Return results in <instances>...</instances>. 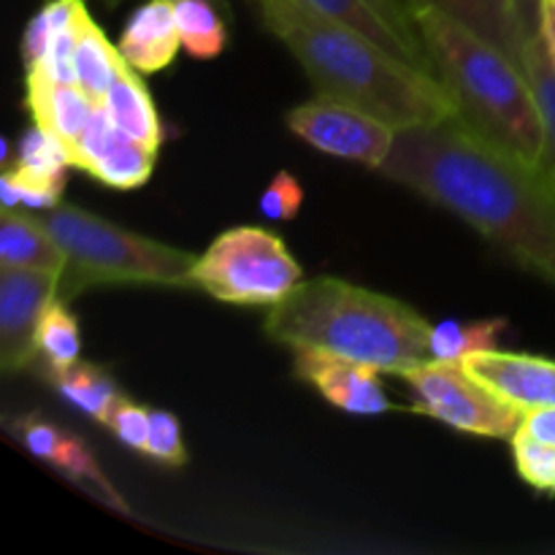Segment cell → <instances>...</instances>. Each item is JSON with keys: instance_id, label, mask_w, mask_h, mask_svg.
I'll list each match as a JSON object with an SVG mask.
<instances>
[{"instance_id": "obj_27", "label": "cell", "mask_w": 555, "mask_h": 555, "mask_svg": "<svg viewBox=\"0 0 555 555\" xmlns=\"http://www.w3.org/2000/svg\"><path fill=\"white\" fill-rule=\"evenodd\" d=\"M509 442L520 480L540 493H555V444L540 442L520 428Z\"/></svg>"}, {"instance_id": "obj_18", "label": "cell", "mask_w": 555, "mask_h": 555, "mask_svg": "<svg viewBox=\"0 0 555 555\" xmlns=\"http://www.w3.org/2000/svg\"><path fill=\"white\" fill-rule=\"evenodd\" d=\"M9 168L27 182L63 190L68 168H74V152L54 130L36 122L20 135L16 160Z\"/></svg>"}, {"instance_id": "obj_16", "label": "cell", "mask_w": 555, "mask_h": 555, "mask_svg": "<svg viewBox=\"0 0 555 555\" xmlns=\"http://www.w3.org/2000/svg\"><path fill=\"white\" fill-rule=\"evenodd\" d=\"M101 103L106 106L108 117L114 119V125H117L125 135L141 141V144L150 146V150L155 152L160 150L163 144L160 114H157L155 101H152L150 90H146L139 70L130 68V65L125 63Z\"/></svg>"}, {"instance_id": "obj_35", "label": "cell", "mask_w": 555, "mask_h": 555, "mask_svg": "<svg viewBox=\"0 0 555 555\" xmlns=\"http://www.w3.org/2000/svg\"><path fill=\"white\" fill-rule=\"evenodd\" d=\"M520 431L545 444H555V406H540V410L524 412Z\"/></svg>"}, {"instance_id": "obj_13", "label": "cell", "mask_w": 555, "mask_h": 555, "mask_svg": "<svg viewBox=\"0 0 555 555\" xmlns=\"http://www.w3.org/2000/svg\"><path fill=\"white\" fill-rule=\"evenodd\" d=\"M117 47L125 63L139 74L168 68L182 47L173 0H144L125 22Z\"/></svg>"}, {"instance_id": "obj_33", "label": "cell", "mask_w": 555, "mask_h": 555, "mask_svg": "<svg viewBox=\"0 0 555 555\" xmlns=\"http://www.w3.org/2000/svg\"><path fill=\"white\" fill-rule=\"evenodd\" d=\"M108 431L130 448L133 453H146V437H150V410L139 406L130 399H119L106 423Z\"/></svg>"}, {"instance_id": "obj_4", "label": "cell", "mask_w": 555, "mask_h": 555, "mask_svg": "<svg viewBox=\"0 0 555 555\" xmlns=\"http://www.w3.org/2000/svg\"><path fill=\"white\" fill-rule=\"evenodd\" d=\"M455 122L486 144L540 166L542 119L524 65L434 9L412 11Z\"/></svg>"}, {"instance_id": "obj_20", "label": "cell", "mask_w": 555, "mask_h": 555, "mask_svg": "<svg viewBox=\"0 0 555 555\" xmlns=\"http://www.w3.org/2000/svg\"><path fill=\"white\" fill-rule=\"evenodd\" d=\"M47 383L68 401L70 406H76L79 412H85L87 417L98 423V426L106 428L112 410L117 406V401L122 399L117 383L112 379V374L103 372L101 366H92V363H74L70 369H63L57 374H49Z\"/></svg>"}, {"instance_id": "obj_31", "label": "cell", "mask_w": 555, "mask_h": 555, "mask_svg": "<svg viewBox=\"0 0 555 555\" xmlns=\"http://www.w3.org/2000/svg\"><path fill=\"white\" fill-rule=\"evenodd\" d=\"M117 133L119 128L114 125V119L108 117L106 106L98 103L90 122H87V128L81 130L79 141L70 146V152H74V168H81V171L90 173V168L101 160L103 152H106L108 146H112V141L117 139Z\"/></svg>"}, {"instance_id": "obj_22", "label": "cell", "mask_w": 555, "mask_h": 555, "mask_svg": "<svg viewBox=\"0 0 555 555\" xmlns=\"http://www.w3.org/2000/svg\"><path fill=\"white\" fill-rule=\"evenodd\" d=\"M504 328H507L504 318L472 320V323L442 320V323L431 325V336H428L431 361L464 363L475 352L499 350V339H502Z\"/></svg>"}, {"instance_id": "obj_30", "label": "cell", "mask_w": 555, "mask_h": 555, "mask_svg": "<svg viewBox=\"0 0 555 555\" xmlns=\"http://www.w3.org/2000/svg\"><path fill=\"white\" fill-rule=\"evenodd\" d=\"M9 431L25 444V450L30 455H36L38 461L52 466V461L57 459L60 448H63L68 431H63L60 426H54L52 421H43L41 415H20L14 421H9Z\"/></svg>"}, {"instance_id": "obj_36", "label": "cell", "mask_w": 555, "mask_h": 555, "mask_svg": "<svg viewBox=\"0 0 555 555\" xmlns=\"http://www.w3.org/2000/svg\"><path fill=\"white\" fill-rule=\"evenodd\" d=\"M540 30L545 38L547 54H551V63L555 68V3L553 0H540Z\"/></svg>"}, {"instance_id": "obj_37", "label": "cell", "mask_w": 555, "mask_h": 555, "mask_svg": "<svg viewBox=\"0 0 555 555\" xmlns=\"http://www.w3.org/2000/svg\"><path fill=\"white\" fill-rule=\"evenodd\" d=\"M106 3H119V0H106Z\"/></svg>"}, {"instance_id": "obj_25", "label": "cell", "mask_w": 555, "mask_h": 555, "mask_svg": "<svg viewBox=\"0 0 555 555\" xmlns=\"http://www.w3.org/2000/svg\"><path fill=\"white\" fill-rule=\"evenodd\" d=\"M182 47L195 60L220 57L228 43L225 22L215 0H173Z\"/></svg>"}, {"instance_id": "obj_19", "label": "cell", "mask_w": 555, "mask_h": 555, "mask_svg": "<svg viewBox=\"0 0 555 555\" xmlns=\"http://www.w3.org/2000/svg\"><path fill=\"white\" fill-rule=\"evenodd\" d=\"M520 65L534 90L537 108L542 119V166L555 177V68L547 54L545 38L540 30V14L529 22L524 38V52H520Z\"/></svg>"}, {"instance_id": "obj_14", "label": "cell", "mask_w": 555, "mask_h": 555, "mask_svg": "<svg viewBox=\"0 0 555 555\" xmlns=\"http://www.w3.org/2000/svg\"><path fill=\"white\" fill-rule=\"evenodd\" d=\"M25 90L33 122L54 130L65 144L74 146L90 122L98 101H92L79 85H57L38 68L25 74Z\"/></svg>"}, {"instance_id": "obj_3", "label": "cell", "mask_w": 555, "mask_h": 555, "mask_svg": "<svg viewBox=\"0 0 555 555\" xmlns=\"http://www.w3.org/2000/svg\"><path fill=\"white\" fill-rule=\"evenodd\" d=\"M269 339L331 352L383 374H406L431 361V323L399 298L352 282L301 280L263 320Z\"/></svg>"}, {"instance_id": "obj_32", "label": "cell", "mask_w": 555, "mask_h": 555, "mask_svg": "<svg viewBox=\"0 0 555 555\" xmlns=\"http://www.w3.org/2000/svg\"><path fill=\"white\" fill-rule=\"evenodd\" d=\"M304 206V188L293 173L280 171L260 195V215L271 222H291Z\"/></svg>"}, {"instance_id": "obj_34", "label": "cell", "mask_w": 555, "mask_h": 555, "mask_svg": "<svg viewBox=\"0 0 555 555\" xmlns=\"http://www.w3.org/2000/svg\"><path fill=\"white\" fill-rule=\"evenodd\" d=\"M369 3H372L374 9H377L379 14H383L385 20H388L390 25H393L396 30H399L401 36L412 43V47L423 49V52L428 54L426 43H423V38H421V30H417V22H415V16H412L406 0H369Z\"/></svg>"}, {"instance_id": "obj_17", "label": "cell", "mask_w": 555, "mask_h": 555, "mask_svg": "<svg viewBox=\"0 0 555 555\" xmlns=\"http://www.w3.org/2000/svg\"><path fill=\"white\" fill-rule=\"evenodd\" d=\"M307 5H312L314 11L325 16H334V20L345 22V25L356 27L363 36H369L372 41H377L379 47H385L388 52H393L396 57L406 60V63L417 65V68L434 74V63L423 49L412 47L377 9H374L369 0H304ZM437 76V74H434Z\"/></svg>"}, {"instance_id": "obj_26", "label": "cell", "mask_w": 555, "mask_h": 555, "mask_svg": "<svg viewBox=\"0 0 555 555\" xmlns=\"http://www.w3.org/2000/svg\"><path fill=\"white\" fill-rule=\"evenodd\" d=\"M81 5H85V0H47V5H41L38 14L27 22V30L22 36V65H25V74L41 63L54 30L63 22H68L70 16L79 14Z\"/></svg>"}, {"instance_id": "obj_8", "label": "cell", "mask_w": 555, "mask_h": 555, "mask_svg": "<svg viewBox=\"0 0 555 555\" xmlns=\"http://www.w3.org/2000/svg\"><path fill=\"white\" fill-rule=\"evenodd\" d=\"M287 128L325 155L345 157L379 171L393 152L396 133L385 119L352 106L318 95L287 112Z\"/></svg>"}, {"instance_id": "obj_23", "label": "cell", "mask_w": 555, "mask_h": 555, "mask_svg": "<svg viewBox=\"0 0 555 555\" xmlns=\"http://www.w3.org/2000/svg\"><path fill=\"white\" fill-rule=\"evenodd\" d=\"M36 363H41L43 377L63 372V369H70L74 363L81 361L79 320L65 307V298H54L47 312H43L36 336Z\"/></svg>"}, {"instance_id": "obj_5", "label": "cell", "mask_w": 555, "mask_h": 555, "mask_svg": "<svg viewBox=\"0 0 555 555\" xmlns=\"http://www.w3.org/2000/svg\"><path fill=\"white\" fill-rule=\"evenodd\" d=\"M36 215L68 258L63 298L92 285L195 287V255L188 249L141 236L70 204Z\"/></svg>"}, {"instance_id": "obj_7", "label": "cell", "mask_w": 555, "mask_h": 555, "mask_svg": "<svg viewBox=\"0 0 555 555\" xmlns=\"http://www.w3.org/2000/svg\"><path fill=\"white\" fill-rule=\"evenodd\" d=\"M412 390V410L434 417L455 431L475 437L513 439L524 412L466 372L464 363L426 361L401 374Z\"/></svg>"}, {"instance_id": "obj_29", "label": "cell", "mask_w": 555, "mask_h": 555, "mask_svg": "<svg viewBox=\"0 0 555 555\" xmlns=\"http://www.w3.org/2000/svg\"><path fill=\"white\" fill-rule=\"evenodd\" d=\"M146 459L157 461L163 466H179L188 464V450H184L182 426L179 417L166 410H150V437H146Z\"/></svg>"}, {"instance_id": "obj_28", "label": "cell", "mask_w": 555, "mask_h": 555, "mask_svg": "<svg viewBox=\"0 0 555 555\" xmlns=\"http://www.w3.org/2000/svg\"><path fill=\"white\" fill-rule=\"evenodd\" d=\"M85 14L87 5H81L79 14L70 16L68 22H63V25L54 30L52 41H49L47 47V54H43L41 63L36 65L38 70H43V74L52 81H57V85H76V41H79V27Z\"/></svg>"}, {"instance_id": "obj_6", "label": "cell", "mask_w": 555, "mask_h": 555, "mask_svg": "<svg viewBox=\"0 0 555 555\" xmlns=\"http://www.w3.org/2000/svg\"><path fill=\"white\" fill-rule=\"evenodd\" d=\"M301 280L304 271L287 244L258 225L228 228L193 266L198 291L242 307H274Z\"/></svg>"}, {"instance_id": "obj_12", "label": "cell", "mask_w": 555, "mask_h": 555, "mask_svg": "<svg viewBox=\"0 0 555 555\" xmlns=\"http://www.w3.org/2000/svg\"><path fill=\"white\" fill-rule=\"evenodd\" d=\"M406 5L410 11L434 9L450 16L518 63L526 27L540 14V0H406Z\"/></svg>"}, {"instance_id": "obj_1", "label": "cell", "mask_w": 555, "mask_h": 555, "mask_svg": "<svg viewBox=\"0 0 555 555\" xmlns=\"http://www.w3.org/2000/svg\"><path fill=\"white\" fill-rule=\"evenodd\" d=\"M379 173L450 211L555 287V177L486 144L455 119L396 133Z\"/></svg>"}, {"instance_id": "obj_21", "label": "cell", "mask_w": 555, "mask_h": 555, "mask_svg": "<svg viewBox=\"0 0 555 555\" xmlns=\"http://www.w3.org/2000/svg\"><path fill=\"white\" fill-rule=\"evenodd\" d=\"M122 65L125 57L119 54V47L108 41L106 33L95 25V20L87 11L79 27V41H76V85L92 101L101 103Z\"/></svg>"}, {"instance_id": "obj_24", "label": "cell", "mask_w": 555, "mask_h": 555, "mask_svg": "<svg viewBox=\"0 0 555 555\" xmlns=\"http://www.w3.org/2000/svg\"><path fill=\"white\" fill-rule=\"evenodd\" d=\"M155 150L119 130L112 146L101 155V160L90 168V177L106 188L135 190L150 182L152 171H155Z\"/></svg>"}, {"instance_id": "obj_10", "label": "cell", "mask_w": 555, "mask_h": 555, "mask_svg": "<svg viewBox=\"0 0 555 555\" xmlns=\"http://www.w3.org/2000/svg\"><path fill=\"white\" fill-rule=\"evenodd\" d=\"M293 369L296 377L312 385L328 404L350 415H383L393 410L377 369L363 363L347 361V358L331 356V352L296 347L293 350Z\"/></svg>"}, {"instance_id": "obj_9", "label": "cell", "mask_w": 555, "mask_h": 555, "mask_svg": "<svg viewBox=\"0 0 555 555\" xmlns=\"http://www.w3.org/2000/svg\"><path fill=\"white\" fill-rule=\"evenodd\" d=\"M63 291L60 271L0 269V366L5 374L38 361L36 336L43 312Z\"/></svg>"}, {"instance_id": "obj_2", "label": "cell", "mask_w": 555, "mask_h": 555, "mask_svg": "<svg viewBox=\"0 0 555 555\" xmlns=\"http://www.w3.org/2000/svg\"><path fill=\"white\" fill-rule=\"evenodd\" d=\"M260 25L298 60L318 95L352 103L390 128L455 117L442 81L396 57L356 27L325 16L304 0H253Z\"/></svg>"}, {"instance_id": "obj_38", "label": "cell", "mask_w": 555, "mask_h": 555, "mask_svg": "<svg viewBox=\"0 0 555 555\" xmlns=\"http://www.w3.org/2000/svg\"><path fill=\"white\" fill-rule=\"evenodd\" d=\"M553 3H555V0H553Z\"/></svg>"}, {"instance_id": "obj_11", "label": "cell", "mask_w": 555, "mask_h": 555, "mask_svg": "<svg viewBox=\"0 0 555 555\" xmlns=\"http://www.w3.org/2000/svg\"><path fill=\"white\" fill-rule=\"evenodd\" d=\"M464 366L520 412L555 406V361L551 358L486 350L466 358Z\"/></svg>"}, {"instance_id": "obj_15", "label": "cell", "mask_w": 555, "mask_h": 555, "mask_svg": "<svg viewBox=\"0 0 555 555\" xmlns=\"http://www.w3.org/2000/svg\"><path fill=\"white\" fill-rule=\"evenodd\" d=\"M0 269H41L65 274L68 258L43 228L36 211L3 209L0 215Z\"/></svg>"}]
</instances>
